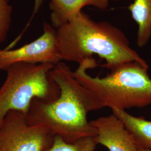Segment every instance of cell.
<instances>
[{"label":"cell","instance_id":"9a60e30c","mask_svg":"<svg viewBox=\"0 0 151 151\" xmlns=\"http://www.w3.org/2000/svg\"><path fill=\"white\" fill-rule=\"evenodd\" d=\"M114 1H121V0H114Z\"/></svg>","mask_w":151,"mask_h":151},{"label":"cell","instance_id":"277c9868","mask_svg":"<svg viewBox=\"0 0 151 151\" xmlns=\"http://www.w3.org/2000/svg\"><path fill=\"white\" fill-rule=\"evenodd\" d=\"M54 66L17 63L6 70L5 81L0 87V127L11 111L27 115L34 99L50 101L59 96L60 89L50 73Z\"/></svg>","mask_w":151,"mask_h":151},{"label":"cell","instance_id":"5b68a950","mask_svg":"<svg viewBox=\"0 0 151 151\" xmlns=\"http://www.w3.org/2000/svg\"><path fill=\"white\" fill-rule=\"evenodd\" d=\"M54 138L46 127L29 124L26 115L11 111L0 127V151H45Z\"/></svg>","mask_w":151,"mask_h":151},{"label":"cell","instance_id":"7a4b0ae2","mask_svg":"<svg viewBox=\"0 0 151 151\" xmlns=\"http://www.w3.org/2000/svg\"><path fill=\"white\" fill-rule=\"evenodd\" d=\"M56 32L61 60L80 64L96 55L105 60L101 66L110 70L131 62L148 65L120 29L108 22H96L82 11Z\"/></svg>","mask_w":151,"mask_h":151},{"label":"cell","instance_id":"8fae6325","mask_svg":"<svg viewBox=\"0 0 151 151\" xmlns=\"http://www.w3.org/2000/svg\"><path fill=\"white\" fill-rule=\"evenodd\" d=\"M96 145L92 137L82 138L73 143H68L60 136L55 135L52 145L45 151H95Z\"/></svg>","mask_w":151,"mask_h":151},{"label":"cell","instance_id":"ba28073f","mask_svg":"<svg viewBox=\"0 0 151 151\" xmlns=\"http://www.w3.org/2000/svg\"><path fill=\"white\" fill-rule=\"evenodd\" d=\"M86 6L104 10L109 6V0H49L52 26L58 29L79 14Z\"/></svg>","mask_w":151,"mask_h":151},{"label":"cell","instance_id":"4fadbf2b","mask_svg":"<svg viewBox=\"0 0 151 151\" xmlns=\"http://www.w3.org/2000/svg\"><path fill=\"white\" fill-rule=\"evenodd\" d=\"M41 4V0H36V9H38V7Z\"/></svg>","mask_w":151,"mask_h":151},{"label":"cell","instance_id":"6da1fadb","mask_svg":"<svg viewBox=\"0 0 151 151\" xmlns=\"http://www.w3.org/2000/svg\"><path fill=\"white\" fill-rule=\"evenodd\" d=\"M60 89V95L50 101H32L26 115L27 123L48 128L68 143L94 138L96 130L87 119L92 111L104 108L103 103L76 78L70 67L60 62L50 72Z\"/></svg>","mask_w":151,"mask_h":151},{"label":"cell","instance_id":"9c48e42d","mask_svg":"<svg viewBox=\"0 0 151 151\" xmlns=\"http://www.w3.org/2000/svg\"><path fill=\"white\" fill-rule=\"evenodd\" d=\"M112 112L133 136L138 149L151 151V121L133 116L124 110L114 109Z\"/></svg>","mask_w":151,"mask_h":151},{"label":"cell","instance_id":"3957f363","mask_svg":"<svg viewBox=\"0 0 151 151\" xmlns=\"http://www.w3.org/2000/svg\"><path fill=\"white\" fill-rule=\"evenodd\" d=\"M98 66L93 58L83 60L73 72L77 80L97 97L104 108L125 110L151 104V78L148 65L124 63L103 78L92 77L87 70Z\"/></svg>","mask_w":151,"mask_h":151},{"label":"cell","instance_id":"52a82bcc","mask_svg":"<svg viewBox=\"0 0 151 151\" xmlns=\"http://www.w3.org/2000/svg\"><path fill=\"white\" fill-rule=\"evenodd\" d=\"M90 124L96 130L93 138L97 145L109 151H138L133 136L114 114L92 120Z\"/></svg>","mask_w":151,"mask_h":151},{"label":"cell","instance_id":"7c38bea8","mask_svg":"<svg viewBox=\"0 0 151 151\" xmlns=\"http://www.w3.org/2000/svg\"><path fill=\"white\" fill-rule=\"evenodd\" d=\"M12 7L9 0H0V44L5 41L11 27Z\"/></svg>","mask_w":151,"mask_h":151},{"label":"cell","instance_id":"8992f818","mask_svg":"<svg viewBox=\"0 0 151 151\" xmlns=\"http://www.w3.org/2000/svg\"><path fill=\"white\" fill-rule=\"evenodd\" d=\"M60 61L56 30L47 22L43 34L32 42L15 49H0V70L17 63L55 65Z\"/></svg>","mask_w":151,"mask_h":151},{"label":"cell","instance_id":"30bf717a","mask_svg":"<svg viewBox=\"0 0 151 151\" xmlns=\"http://www.w3.org/2000/svg\"><path fill=\"white\" fill-rule=\"evenodd\" d=\"M128 10L138 25L137 45L143 47L151 38V0H134Z\"/></svg>","mask_w":151,"mask_h":151},{"label":"cell","instance_id":"5bb4252c","mask_svg":"<svg viewBox=\"0 0 151 151\" xmlns=\"http://www.w3.org/2000/svg\"><path fill=\"white\" fill-rule=\"evenodd\" d=\"M138 151H151V150H145L143 148H139Z\"/></svg>","mask_w":151,"mask_h":151}]
</instances>
